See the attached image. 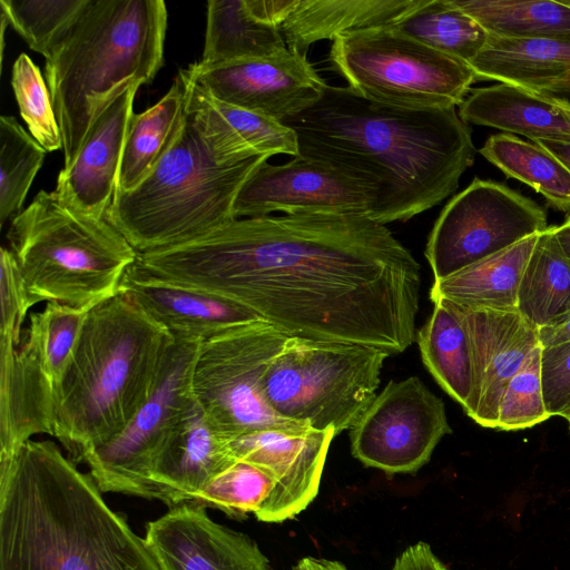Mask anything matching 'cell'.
Instances as JSON below:
<instances>
[{
    "mask_svg": "<svg viewBox=\"0 0 570 570\" xmlns=\"http://www.w3.org/2000/svg\"><path fill=\"white\" fill-rule=\"evenodd\" d=\"M420 0H296L279 27L288 50L306 55L311 45L348 31L391 26Z\"/></svg>",
    "mask_w": 570,
    "mask_h": 570,
    "instance_id": "484cf974",
    "label": "cell"
},
{
    "mask_svg": "<svg viewBox=\"0 0 570 570\" xmlns=\"http://www.w3.org/2000/svg\"><path fill=\"white\" fill-rule=\"evenodd\" d=\"M466 124L522 135L531 141L570 142V101L507 83L472 90L459 107Z\"/></svg>",
    "mask_w": 570,
    "mask_h": 570,
    "instance_id": "cb8c5ba5",
    "label": "cell"
},
{
    "mask_svg": "<svg viewBox=\"0 0 570 570\" xmlns=\"http://www.w3.org/2000/svg\"><path fill=\"white\" fill-rule=\"evenodd\" d=\"M186 118L185 89L179 76L160 100L131 116L125 138L117 190L137 187L174 144Z\"/></svg>",
    "mask_w": 570,
    "mask_h": 570,
    "instance_id": "f1b7e54d",
    "label": "cell"
},
{
    "mask_svg": "<svg viewBox=\"0 0 570 570\" xmlns=\"http://www.w3.org/2000/svg\"><path fill=\"white\" fill-rule=\"evenodd\" d=\"M335 430L271 428L256 430L229 441L237 460L266 471L275 487L255 513L259 521L282 522L294 518L318 493L327 451Z\"/></svg>",
    "mask_w": 570,
    "mask_h": 570,
    "instance_id": "e0dca14e",
    "label": "cell"
},
{
    "mask_svg": "<svg viewBox=\"0 0 570 570\" xmlns=\"http://www.w3.org/2000/svg\"><path fill=\"white\" fill-rule=\"evenodd\" d=\"M564 419L568 421V423H569V429H570V411L567 413V415L564 416Z\"/></svg>",
    "mask_w": 570,
    "mask_h": 570,
    "instance_id": "c3c4849f",
    "label": "cell"
},
{
    "mask_svg": "<svg viewBox=\"0 0 570 570\" xmlns=\"http://www.w3.org/2000/svg\"><path fill=\"white\" fill-rule=\"evenodd\" d=\"M517 309L537 330L570 318V261L553 226L540 234L524 268Z\"/></svg>",
    "mask_w": 570,
    "mask_h": 570,
    "instance_id": "4dcf8cb0",
    "label": "cell"
},
{
    "mask_svg": "<svg viewBox=\"0 0 570 570\" xmlns=\"http://www.w3.org/2000/svg\"><path fill=\"white\" fill-rule=\"evenodd\" d=\"M236 460L229 441L209 424L196 404L159 452L149 478L163 502L173 508L187 503Z\"/></svg>",
    "mask_w": 570,
    "mask_h": 570,
    "instance_id": "603a6c76",
    "label": "cell"
},
{
    "mask_svg": "<svg viewBox=\"0 0 570 570\" xmlns=\"http://www.w3.org/2000/svg\"><path fill=\"white\" fill-rule=\"evenodd\" d=\"M376 191L368 184L301 155L282 165L264 160L247 178L234 203V217L274 212L371 216Z\"/></svg>",
    "mask_w": 570,
    "mask_h": 570,
    "instance_id": "9a60e30c",
    "label": "cell"
},
{
    "mask_svg": "<svg viewBox=\"0 0 570 570\" xmlns=\"http://www.w3.org/2000/svg\"><path fill=\"white\" fill-rule=\"evenodd\" d=\"M432 302L433 311L415 336L422 362L438 384L465 407L474 385L468 331L450 301L438 298Z\"/></svg>",
    "mask_w": 570,
    "mask_h": 570,
    "instance_id": "83f0119b",
    "label": "cell"
},
{
    "mask_svg": "<svg viewBox=\"0 0 570 570\" xmlns=\"http://www.w3.org/2000/svg\"><path fill=\"white\" fill-rule=\"evenodd\" d=\"M533 142H537L547 149L570 170V142L554 140H537Z\"/></svg>",
    "mask_w": 570,
    "mask_h": 570,
    "instance_id": "bcb514c9",
    "label": "cell"
},
{
    "mask_svg": "<svg viewBox=\"0 0 570 570\" xmlns=\"http://www.w3.org/2000/svg\"><path fill=\"white\" fill-rule=\"evenodd\" d=\"M120 292L174 338L206 341L229 327L261 320L238 304L163 282L134 265L126 273Z\"/></svg>",
    "mask_w": 570,
    "mask_h": 570,
    "instance_id": "7402d4cb",
    "label": "cell"
},
{
    "mask_svg": "<svg viewBox=\"0 0 570 570\" xmlns=\"http://www.w3.org/2000/svg\"><path fill=\"white\" fill-rule=\"evenodd\" d=\"M389 355L365 344L288 337L263 375V394L278 416L338 434L375 397Z\"/></svg>",
    "mask_w": 570,
    "mask_h": 570,
    "instance_id": "ba28073f",
    "label": "cell"
},
{
    "mask_svg": "<svg viewBox=\"0 0 570 570\" xmlns=\"http://www.w3.org/2000/svg\"><path fill=\"white\" fill-rule=\"evenodd\" d=\"M492 37L570 36V1L454 0Z\"/></svg>",
    "mask_w": 570,
    "mask_h": 570,
    "instance_id": "836d02e7",
    "label": "cell"
},
{
    "mask_svg": "<svg viewBox=\"0 0 570 570\" xmlns=\"http://www.w3.org/2000/svg\"><path fill=\"white\" fill-rule=\"evenodd\" d=\"M274 487L275 480L266 471L253 463L236 460L187 503L217 509L230 518L243 519L261 509Z\"/></svg>",
    "mask_w": 570,
    "mask_h": 570,
    "instance_id": "d590c367",
    "label": "cell"
},
{
    "mask_svg": "<svg viewBox=\"0 0 570 570\" xmlns=\"http://www.w3.org/2000/svg\"><path fill=\"white\" fill-rule=\"evenodd\" d=\"M469 65L478 80L498 81L549 95L570 92V36H489L484 48Z\"/></svg>",
    "mask_w": 570,
    "mask_h": 570,
    "instance_id": "d4e9b609",
    "label": "cell"
},
{
    "mask_svg": "<svg viewBox=\"0 0 570 570\" xmlns=\"http://www.w3.org/2000/svg\"><path fill=\"white\" fill-rule=\"evenodd\" d=\"M541 383L550 416L570 411V341L541 350Z\"/></svg>",
    "mask_w": 570,
    "mask_h": 570,
    "instance_id": "60d3db41",
    "label": "cell"
},
{
    "mask_svg": "<svg viewBox=\"0 0 570 570\" xmlns=\"http://www.w3.org/2000/svg\"><path fill=\"white\" fill-rule=\"evenodd\" d=\"M330 63L364 98L413 109L460 107L478 80L469 63L393 26L340 35L332 41Z\"/></svg>",
    "mask_w": 570,
    "mask_h": 570,
    "instance_id": "9c48e42d",
    "label": "cell"
},
{
    "mask_svg": "<svg viewBox=\"0 0 570 570\" xmlns=\"http://www.w3.org/2000/svg\"><path fill=\"white\" fill-rule=\"evenodd\" d=\"M7 238L35 304L85 312L120 292L138 257L107 219L73 212L55 191L40 190L12 217Z\"/></svg>",
    "mask_w": 570,
    "mask_h": 570,
    "instance_id": "8992f818",
    "label": "cell"
},
{
    "mask_svg": "<svg viewBox=\"0 0 570 570\" xmlns=\"http://www.w3.org/2000/svg\"><path fill=\"white\" fill-rule=\"evenodd\" d=\"M287 50L278 28L261 21L247 0L207 1V22L202 63L276 56Z\"/></svg>",
    "mask_w": 570,
    "mask_h": 570,
    "instance_id": "f546056e",
    "label": "cell"
},
{
    "mask_svg": "<svg viewBox=\"0 0 570 570\" xmlns=\"http://www.w3.org/2000/svg\"><path fill=\"white\" fill-rule=\"evenodd\" d=\"M547 228L538 203L504 184L475 178L441 210L425 257L439 281Z\"/></svg>",
    "mask_w": 570,
    "mask_h": 570,
    "instance_id": "4fadbf2b",
    "label": "cell"
},
{
    "mask_svg": "<svg viewBox=\"0 0 570 570\" xmlns=\"http://www.w3.org/2000/svg\"><path fill=\"white\" fill-rule=\"evenodd\" d=\"M184 71L215 98L281 121L317 102L327 85L306 55L288 49L217 65L198 61Z\"/></svg>",
    "mask_w": 570,
    "mask_h": 570,
    "instance_id": "2e32d148",
    "label": "cell"
},
{
    "mask_svg": "<svg viewBox=\"0 0 570 570\" xmlns=\"http://www.w3.org/2000/svg\"><path fill=\"white\" fill-rule=\"evenodd\" d=\"M203 342L174 338L149 399L120 434L86 458L83 463L102 493L163 502L149 474L166 442L197 404L193 372Z\"/></svg>",
    "mask_w": 570,
    "mask_h": 570,
    "instance_id": "7c38bea8",
    "label": "cell"
},
{
    "mask_svg": "<svg viewBox=\"0 0 570 570\" xmlns=\"http://www.w3.org/2000/svg\"><path fill=\"white\" fill-rule=\"evenodd\" d=\"M451 303L466 327L473 360V392L463 410L479 425L495 429L507 384L540 345L538 330L518 309H482Z\"/></svg>",
    "mask_w": 570,
    "mask_h": 570,
    "instance_id": "d6986e66",
    "label": "cell"
},
{
    "mask_svg": "<svg viewBox=\"0 0 570 570\" xmlns=\"http://www.w3.org/2000/svg\"><path fill=\"white\" fill-rule=\"evenodd\" d=\"M391 570H449L426 542L407 547L394 561Z\"/></svg>",
    "mask_w": 570,
    "mask_h": 570,
    "instance_id": "b9f144b4",
    "label": "cell"
},
{
    "mask_svg": "<svg viewBox=\"0 0 570 570\" xmlns=\"http://www.w3.org/2000/svg\"><path fill=\"white\" fill-rule=\"evenodd\" d=\"M139 87L130 86L102 111L73 163L60 170L55 194L73 212L106 219L117 191L125 138Z\"/></svg>",
    "mask_w": 570,
    "mask_h": 570,
    "instance_id": "44dd1931",
    "label": "cell"
},
{
    "mask_svg": "<svg viewBox=\"0 0 570 570\" xmlns=\"http://www.w3.org/2000/svg\"><path fill=\"white\" fill-rule=\"evenodd\" d=\"M538 338L542 347L570 341V318L553 326L539 328Z\"/></svg>",
    "mask_w": 570,
    "mask_h": 570,
    "instance_id": "ee69618b",
    "label": "cell"
},
{
    "mask_svg": "<svg viewBox=\"0 0 570 570\" xmlns=\"http://www.w3.org/2000/svg\"><path fill=\"white\" fill-rule=\"evenodd\" d=\"M168 12L163 0H89L46 58L63 168L102 111L163 66Z\"/></svg>",
    "mask_w": 570,
    "mask_h": 570,
    "instance_id": "5b68a950",
    "label": "cell"
},
{
    "mask_svg": "<svg viewBox=\"0 0 570 570\" xmlns=\"http://www.w3.org/2000/svg\"><path fill=\"white\" fill-rule=\"evenodd\" d=\"M303 157L326 163L376 191L370 216L406 222L454 194L475 158L472 132L456 107L413 109L326 85L317 102L282 120Z\"/></svg>",
    "mask_w": 570,
    "mask_h": 570,
    "instance_id": "7a4b0ae2",
    "label": "cell"
},
{
    "mask_svg": "<svg viewBox=\"0 0 570 570\" xmlns=\"http://www.w3.org/2000/svg\"><path fill=\"white\" fill-rule=\"evenodd\" d=\"M289 336L257 320L204 341L194 372L195 400L226 440L263 429L308 428L278 416L262 390L263 375Z\"/></svg>",
    "mask_w": 570,
    "mask_h": 570,
    "instance_id": "8fae6325",
    "label": "cell"
},
{
    "mask_svg": "<svg viewBox=\"0 0 570 570\" xmlns=\"http://www.w3.org/2000/svg\"><path fill=\"white\" fill-rule=\"evenodd\" d=\"M540 234L434 281L430 288L431 301L445 298L471 308L517 309L520 281Z\"/></svg>",
    "mask_w": 570,
    "mask_h": 570,
    "instance_id": "4316f807",
    "label": "cell"
},
{
    "mask_svg": "<svg viewBox=\"0 0 570 570\" xmlns=\"http://www.w3.org/2000/svg\"><path fill=\"white\" fill-rule=\"evenodd\" d=\"M557 240L570 261V215L558 226H553Z\"/></svg>",
    "mask_w": 570,
    "mask_h": 570,
    "instance_id": "7dc6e473",
    "label": "cell"
},
{
    "mask_svg": "<svg viewBox=\"0 0 570 570\" xmlns=\"http://www.w3.org/2000/svg\"><path fill=\"white\" fill-rule=\"evenodd\" d=\"M350 431L352 455L390 474L415 473L452 432L443 401L417 376L391 380Z\"/></svg>",
    "mask_w": 570,
    "mask_h": 570,
    "instance_id": "5bb4252c",
    "label": "cell"
},
{
    "mask_svg": "<svg viewBox=\"0 0 570 570\" xmlns=\"http://www.w3.org/2000/svg\"><path fill=\"white\" fill-rule=\"evenodd\" d=\"M541 350L538 345L507 384L498 410L495 429L523 430L550 417L542 392Z\"/></svg>",
    "mask_w": 570,
    "mask_h": 570,
    "instance_id": "f35d334b",
    "label": "cell"
},
{
    "mask_svg": "<svg viewBox=\"0 0 570 570\" xmlns=\"http://www.w3.org/2000/svg\"><path fill=\"white\" fill-rule=\"evenodd\" d=\"M256 18L279 29L296 4V0H247Z\"/></svg>",
    "mask_w": 570,
    "mask_h": 570,
    "instance_id": "7bdbcfd3",
    "label": "cell"
},
{
    "mask_svg": "<svg viewBox=\"0 0 570 570\" xmlns=\"http://www.w3.org/2000/svg\"><path fill=\"white\" fill-rule=\"evenodd\" d=\"M1 269V322L0 341L20 344L23 323L29 309L36 304L31 299L16 259L9 248L2 246Z\"/></svg>",
    "mask_w": 570,
    "mask_h": 570,
    "instance_id": "ab89813d",
    "label": "cell"
},
{
    "mask_svg": "<svg viewBox=\"0 0 570 570\" xmlns=\"http://www.w3.org/2000/svg\"><path fill=\"white\" fill-rule=\"evenodd\" d=\"M186 115L208 155L218 165L257 156H298L295 130L281 120L246 110L212 96L181 69Z\"/></svg>",
    "mask_w": 570,
    "mask_h": 570,
    "instance_id": "ffe728a7",
    "label": "cell"
},
{
    "mask_svg": "<svg viewBox=\"0 0 570 570\" xmlns=\"http://www.w3.org/2000/svg\"><path fill=\"white\" fill-rule=\"evenodd\" d=\"M11 86L20 116L30 135L47 150L62 148L61 132L51 95L39 67L26 53L14 61Z\"/></svg>",
    "mask_w": 570,
    "mask_h": 570,
    "instance_id": "74e56055",
    "label": "cell"
},
{
    "mask_svg": "<svg viewBox=\"0 0 570 570\" xmlns=\"http://www.w3.org/2000/svg\"><path fill=\"white\" fill-rule=\"evenodd\" d=\"M89 0H0L1 13L28 43L48 58Z\"/></svg>",
    "mask_w": 570,
    "mask_h": 570,
    "instance_id": "8d00e7d4",
    "label": "cell"
},
{
    "mask_svg": "<svg viewBox=\"0 0 570 570\" xmlns=\"http://www.w3.org/2000/svg\"><path fill=\"white\" fill-rule=\"evenodd\" d=\"M145 539L163 570H272L255 541L191 503L149 521Z\"/></svg>",
    "mask_w": 570,
    "mask_h": 570,
    "instance_id": "ac0fdd59",
    "label": "cell"
},
{
    "mask_svg": "<svg viewBox=\"0 0 570 570\" xmlns=\"http://www.w3.org/2000/svg\"><path fill=\"white\" fill-rule=\"evenodd\" d=\"M173 342L122 292L86 313L57 393L52 429L75 464L129 424L155 389Z\"/></svg>",
    "mask_w": 570,
    "mask_h": 570,
    "instance_id": "277c9868",
    "label": "cell"
},
{
    "mask_svg": "<svg viewBox=\"0 0 570 570\" xmlns=\"http://www.w3.org/2000/svg\"><path fill=\"white\" fill-rule=\"evenodd\" d=\"M407 37L470 63L484 48L489 33L454 0H420L393 24Z\"/></svg>",
    "mask_w": 570,
    "mask_h": 570,
    "instance_id": "d6a6232c",
    "label": "cell"
},
{
    "mask_svg": "<svg viewBox=\"0 0 570 570\" xmlns=\"http://www.w3.org/2000/svg\"><path fill=\"white\" fill-rule=\"evenodd\" d=\"M268 156L218 165L187 115L168 151L134 189L117 190L106 219L137 253L176 246L234 219V203Z\"/></svg>",
    "mask_w": 570,
    "mask_h": 570,
    "instance_id": "52a82bcc",
    "label": "cell"
},
{
    "mask_svg": "<svg viewBox=\"0 0 570 570\" xmlns=\"http://www.w3.org/2000/svg\"><path fill=\"white\" fill-rule=\"evenodd\" d=\"M478 151L507 177L528 185L558 210L570 213V170L539 144L502 132L490 136Z\"/></svg>",
    "mask_w": 570,
    "mask_h": 570,
    "instance_id": "1f68e13d",
    "label": "cell"
},
{
    "mask_svg": "<svg viewBox=\"0 0 570 570\" xmlns=\"http://www.w3.org/2000/svg\"><path fill=\"white\" fill-rule=\"evenodd\" d=\"M85 311L47 303L18 346L0 341V459L37 434L52 436L57 393Z\"/></svg>",
    "mask_w": 570,
    "mask_h": 570,
    "instance_id": "30bf717a",
    "label": "cell"
},
{
    "mask_svg": "<svg viewBox=\"0 0 570 570\" xmlns=\"http://www.w3.org/2000/svg\"><path fill=\"white\" fill-rule=\"evenodd\" d=\"M47 150L12 116L0 117V223L21 212Z\"/></svg>",
    "mask_w": 570,
    "mask_h": 570,
    "instance_id": "e575fe53",
    "label": "cell"
},
{
    "mask_svg": "<svg viewBox=\"0 0 570 570\" xmlns=\"http://www.w3.org/2000/svg\"><path fill=\"white\" fill-rule=\"evenodd\" d=\"M166 283L238 304L289 337L358 343L391 354L415 340L421 268L365 215L236 218L134 264Z\"/></svg>",
    "mask_w": 570,
    "mask_h": 570,
    "instance_id": "6da1fadb",
    "label": "cell"
},
{
    "mask_svg": "<svg viewBox=\"0 0 570 570\" xmlns=\"http://www.w3.org/2000/svg\"><path fill=\"white\" fill-rule=\"evenodd\" d=\"M291 570H347L338 561L317 559L313 557L303 558Z\"/></svg>",
    "mask_w": 570,
    "mask_h": 570,
    "instance_id": "f6af8a7d",
    "label": "cell"
},
{
    "mask_svg": "<svg viewBox=\"0 0 570 570\" xmlns=\"http://www.w3.org/2000/svg\"><path fill=\"white\" fill-rule=\"evenodd\" d=\"M0 570H163L145 538L51 440L0 459Z\"/></svg>",
    "mask_w": 570,
    "mask_h": 570,
    "instance_id": "3957f363",
    "label": "cell"
}]
</instances>
